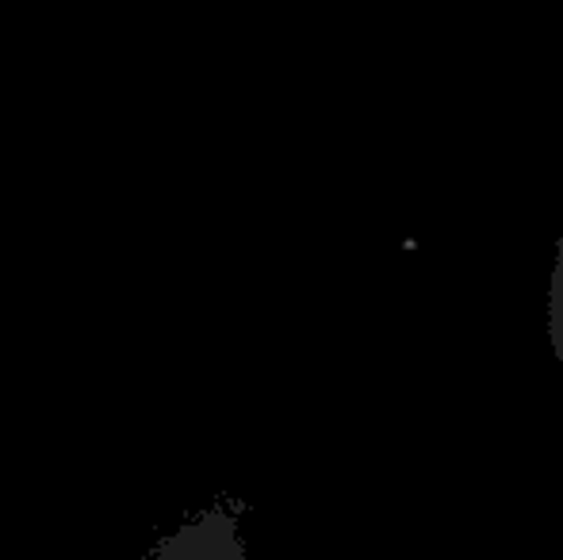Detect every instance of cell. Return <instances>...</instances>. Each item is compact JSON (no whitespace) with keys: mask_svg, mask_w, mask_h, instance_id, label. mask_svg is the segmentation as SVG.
Wrapping results in <instances>:
<instances>
[{"mask_svg":"<svg viewBox=\"0 0 563 560\" xmlns=\"http://www.w3.org/2000/svg\"><path fill=\"white\" fill-rule=\"evenodd\" d=\"M242 523L245 503L238 495H219L208 507L192 510L177 530L157 538L146 560H250Z\"/></svg>","mask_w":563,"mask_h":560,"instance_id":"cell-1","label":"cell"},{"mask_svg":"<svg viewBox=\"0 0 563 560\" xmlns=\"http://www.w3.org/2000/svg\"><path fill=\"white\" fill-rule=\"evenodd\" d=\"M549 338L563 365V231L556 239V262H552V277H549Z\"/></svg>","mask_w":563,"mask_h":560,"instance_id":"cell-2","label":"cell"}]
</instances>
